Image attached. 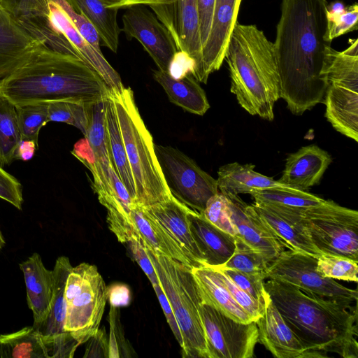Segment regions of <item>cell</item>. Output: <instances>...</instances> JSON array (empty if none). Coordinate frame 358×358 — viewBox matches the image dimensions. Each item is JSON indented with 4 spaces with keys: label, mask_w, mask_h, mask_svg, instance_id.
Here are the masks:
<instances>
[{
    "label": "cell",
    "mask_w": 358,
    "mask_h": 358,
    "mask_svg": "<svg viewBox=\"0 0 358 358\" xmlns=\"http://www.w3.org/2000/svg\"><path fill=\"white\" fill-rule=\"evenodd\" d=\"M326 0H282L273 43L280 99L296 115L324 103L327 39Z\"/></svg>",
    "instance_id": "6da1fadb"
},
{
    "label": "cell",
    "mask_w": 358,
    "mask_h": 358,
    "mask_svg": "<svg viewBox=\"0 0 358 358\" xmlns=\"http://www.w3.org/2000/svg\"><path fill=\"white\" fill-rule=\"evenodd\" d=\"M109 94L101 77L83 59L54 51L43 43L0 80V95L15 106L59 100L92 103Z\"/></svg>",
    "instance_id": "7a4b0ae2"
},
{
    "label": "cell",
    "mask_w": 358,
    "mask_h": 358,
    "mask_svg": "<svg viewBox=\"0 0 358 358\" xmlns=\"http://www.w3.org/2000/svg\"><path fill=\"white\" fill-rule=\"evenodd\" d=\"M264 287L285 322L310 350L358 357L357 304L308 294L285 282L269 279Z\"/></svg>",
    "instance_id": "3957f363"
},
{
    "label": "cell",
    "mask_w": 358,
    "mask_h": 358,
    "mask_svg": "<svg viewBox=\"0 0 358 358\" xmlns=\"http://www.w3.org/2000/svg\"><path fill=\"white\" fill-rule=\"evenodd\" d=\"M224 59L231 92L252 115L272 121L280 99V80L273 43L255 24L236 23Z\"/></svg>",
    "instance_id": "277c9868"
},
{
    "label": "cell",
    "mask_w": 358,
    "mask_h": 358,
    "mask_svg": "<svg viewBox=\"0 0 358 358\" xmlns=\"http://www.w3.org/2000/svg\"><path fill=\"white\" fill-rule=\"evenodd\" d=\"M133 175L136 204L151 206L173 197L158 162L155 143L136 104L130 87L110 90Z\"/></svg>",
    "instance_id": "5b68a950"
},
{
    "label": "cell",
    "mask_w": 358,
    "mask_h": 358,
    "mask_svg": "<svg viewBox=\"0 0 358 358\" xmlns=\"http://www.w3.org/2000/svg\"><path fill=\"white\" fill-rule=\"evenodd\" d=\"M35 39L48 48L83 59L103 80L110 90L123 86L119 73L80 34L56 0H34L31 8L17 18Z\"/></svg>",
    "instance_id": "8992f818"
},
{
    "label": "cell",
    "mask_w": 358,
    "mask_h": 358,
    "mask_svg": "<svg viewBox=\"0 0 358 358\" xmlns=\"http://www.w3.org/2000/svg\"><path fill=\"white\" fill-rule=\"evenodd\" d=\"M143 247L153 264L159 285L169 301L180 328L182 338V357L208 358L205 333L199 312L202 301L191 268L176 259L144 245Z\"/></svg>",
    "instance_id": "52a82bcc"
},
{
    "label": "cell",
    "mask_w": 358,
    "mask_h": 358,
    "mask_svg": "<svg viewBox=\"0 0 358 358\" xmlns=\"http://www.w3.org/2000/svg\"><path fill=\"white\" fill-rule=\"evenodd\" d=\"M324 76L327 87L325 117L332 127L358 141V40L337 51L331 45L325 50Z\"/></svg>",
    "instance_id": "ba28073f"
},
{
    "label": "cell",
    "mask_w": 358,
    "mask_h": 358,
    "mask_svg": "<svg viewBox=\"0 0 358 358\" xmlns=\"http://www.w3.org/2000/svg\"><path fill=\"white\" fill-rule=\"evenodd\" d=\"M107 295L106 283L96 266L81 263L72 267L64 290V329L79 345L98 331Z\"/></svg>",
    "instance_id": "9c48e42d"
},
{
    "label": "cell",
    "mask_w": 358,
    "mask_h": 358,
    "mask_svg": "<svg viewBox=\"0 0 358 358\" xmlns=\"http://www.w3.org/2000/svg\"><path fill=\"white\" fill-rule=\"evenodd\" d=\"M302 222L306 231L323 255L358 261V212L331 200L305 209Z\"/></svg>",
    "instance_id": "30bf717a"
},
{
    "label": "cell",
    "mask_w": 358,
    "mask_h": 358,
    "mask_svg": "<svg viewBox=\"0 0 358 358\" xmlns=\"http://www.w3.org/2000/svg\"><path fill=\"white\" fill-rule=\"evenodd\" d=\"M160 169L171 192L178 201L201 213L219 192L217 180L176 148L155 144Z\"/></svg>",
    "instance_id": "8fae6325"
},
{
    "label": "cell",
    "mask_w": 358,
    "mask_h": 358,
    "mask_svg": "<svg viewBox=\"0 0 358 358\" xmlns=\"http://www.w3.org/2000/svg\"><path fill=\"white\" fill-rule=\"evenodd\" d=\"M317 257L291 250H283L271 262L266 278L293 285L303 292L322 299L352 305L357 291L322 276L317 270Z\"/></svg>",
    "instance_id": "7c38bea8"
},
{
    "label": "cell",
    "mask_w": 358,
    "mask_h": 358,
    "mask_svg": "<svg viewBox=\"0 0 358 358\" xmlns=\"http://www.w3.org/2000/svg\"><path fill=\"white\" fill-rule=\"evenodd\" d=\"M199 312L208 358H251L259 342L255 321L237 322L201 302Z\"/></svg>",
    "instance_id": "4fadbf2b"
},
{
    "label": "cell",
    "mask_w": 358,
    "mask_h": 358,
    "mask_svg": "<svg viewBox=\"0 0 358 358\" xmlns=\"http://www.w3.org/2000/svg\"><path fill=\"white\" fill-rule=\"evenodd\" d=\"M106 220L109 229L120 243H125L132 238H136L143 245L176 259L190 268L193 267L178 245L142 206L132 203L127 216L115 210H107Z\"/></svg>",
    "instance_id": "5bb4252c"
},
{
    "label": "cell",
    "mask_w": 358,
    "mask_h": 358,
    "mask_svg": "<svg viewBox=\"0 0 358 358\" xmlns=\"http://www.w3.org/2000/svg\"><path fill=\"white\" fill-rule=\"evenodd\" d=\"M122 20V31L127 39H136L158 69L167 72L178 49L170 32L155 13L146 6L137 5L127 8Z\"/></svg>",
    "instance_id": "9a60e30c"
},
{
    "label": "cell",
    "mask_w": 358,
    "mask_h": 358,
    "mask_svg": "<svg viewBox=\"0 0 358 358\" xmlns=\"http://www.w3.org/2000/svg\"><path fill=\"white\" fill-rule=\"evenodd\" d=\"M148 6L169 30L178 50L195 62L192 76L196 80L201 62L196 0H155Z\"/></svg>",
    "instance_id": "2e32d148"
},
{
    "label": "cell",
    "mask_w": 358,
    "mask_h": 358,
    "mask_svg": "<svg viewBox=\"0 0 358 358\" xmlns=\"http://www.w3.org/2000/svg\"><path fill=\"white\" fill-rule=\"evenodd\" d=\"M72 267L66 257H59L56 260L52 270L53 292L50 312L46 320L35 327L43 337L50 358L73 357L76 348L79 346L64 329V290Z\"/></svg>",
    "instance_id": "e0dca14e"
},
{
    "label": "cell",
    "mask_w": 358,
    "mask_h": 358,
    "mask_svg": "<svg viewBox=\"0 0 358 358\" xmlns=\"http://www.w3.org/2000/svg\"><path fill=\"white\" fill-rule=\"evenodd\" d=\"M85 138L95 158L97 174L93 178L92 188L97 194L99 202L105 208L114 207L122 210L113 189V182L120 178L110 160L106 132L104 99L90 104L89 123Z\"/></svg>",
    "instance_id": "ac0fdd59"
},
{
    "label": "cell",
    "mask_w": 358,
    "mask_h": 358,
    "mask_svg": "<svg viewBox=\"0 0 358 358\" xmlns=\"http://www.w3.org/2000/svg\"><path fill=\"white\" fill-rule=\"evenodd\" d=\"M229 217L235 237L252 250L261 253L270 264L285 250L255 212L252 204L237 194H224Z\"/></svg>",
    "instance_id": "d6986e66"
},
{
    "label": "cell",
    "mask_w": 358,
    "mask_h": 358,
    "mask_svg": "<svg viewBox=\"0 0 358 358\" xmlns=\"http://www.w3.org/2000/svg\"><path fill=\"white\" fill-rule=\"evenodd\" d=\"M242 0H216L210 31L201 48V68L196 80L206 83L209 76L219 70L237 23Z\"/></svg>",
    "instance_id": "ffe728a7"
},
{
    "label": "cell",
    "mask_w": 358,
    "mask_h": 358,
    "mask_svg": "<svg viewBox=\"0 0 358 358\" xmlns=\"http://www.w3.org/2000/svg\"><path fill=\"white\" fill-rule=\"evenodd\" d=\"M258 338L264 347L278 358L324 357L308 349L296 336L273 303L268 293L264 311L256 321Z\"/></svg>",
    "instance_id": "44dd1931"
},
{
    "label": "cell",
    "mask_w": 358,
    "mask_h": 358,
    "mask_svg": "<svg viewBox=\"0 0 358 358\" xmlns=\"http://www.w3.org/2000/svg\"><path fill=\"white\" fill-rule=\"evenodd\" d=\"M252 206L266 227L289 250L315 257L323 254L309 238L304 228L303 209L254 203Z\"/></svg>",
    "instance_id": "7402d4cb"
},
{
    "label": "cell",
    "mask_w": 358,
    "mask_h": 358,
    "mask_svg": "<svg viewBox=\"0 0 358 358\" xmlns=\"http://www.w3.org/2000/svg\"><path fill=\"white\" fill-rule=\"evenodd\" d=\"M178 245L193 267L205 266L203 256L192 236L188 213L192 210L174 196L151 206H142Z\"/></svg>",
    "instance_id": "603a6c76"
},
{
    "label": "cell",
    "mask_w": 358,
    "mask_h": 358,
    "mask_svg": "<svg viewBox=\"0 0 358 358\" xmlns=\"http://www.w3.org/2000/svg\"><path fill=\"white\" fill-rule=\"evenodd\" d=\"M41 44L0 1V80L23 64Z\"/></svg>",
    "instance_id": "cb8c5ba5"
},
{
    "label": "cell",
    "mask_w": 358,
    "mask_h": 358,
    "mask_svg": "<svg viewBox=\"0 0 358 358\" xmlns=\"http://www.w3.org/2000/svg\"><path fill=\"white\" fill-rule=\"evenodd\" d=\"M331 155L316 145L301 148L289 155L279 182L303 191L319 184L331 162Z\"/></svg>",
    "instance_id": "d4e9b609"
},
{
    "label": "cell",
    "mask_w": 358,
    "mask_h": 358,
    "mask_svg": "<svg viewBox=\"0 0 358 358\" xmlns=\"http://www.w3.org/2000/svg\"><path fill=\"white\" fill-rule=\"evenodd\" d=\"M188 219L205 266L215 268L223 266L236 250V237L216 227L193 210L189 212Z\"/></svg>",
    "instance_id": "484cf974"
},
{
    "label": "cell",
    "mask_w": 358,
    "mask_h": 358,
    "mask_svg": "<svg viewBox=\"0 0 358 358\" xmlns=\"http://www.w3.org/2000/svg\"><path fill=\"white\" fill-rule=\"evenodd\" d=\"M27 289L29 308L34 317L33 327H36L47 318L52 298L53 274L47 269L38 253H34L20 264Z\"/></svg>",
    "instance_id": "4316f807"
},
{
    "label": "cell",
    "mask_w": 358,
    "mask_h": 358,
    "mask_svg": "<svg viewBox=\"0 0 358 358\" xmlns=\"http://www.w3.org/2000/svg\"><path fill=\"white\" fill-rule=\"evenodd\" d=\"M190 270L203 303L237 322L247 323L253 321L222 283L214 268L201 266L192 267Z\"/></svg>",
    "instance_id": "83f0119b"
},
{
    "label": "cell",
    "mask_w": 358,
    "mask_h": 358,
    "mask_svg": "<svg viewBox=\"0 0 358 358\" xmlns=\"http://www.w3.org/2000/svg\"><path fill=\"white\" fill-rule=\"evenodd\" d=\"M217 176L218 190L222 194H250L260 189L291 187L255 171L252 164L233 162L223 165L219 168Z\"/></svg>",
    "instance_id": "f1b7e54d"
},
{
    "label": "cell",
    "mask_w": 358,
    "mask_h": 358,
    "mask_svg": "<svg viewBox=\"0 0 358 358\" xmlns=\"http://www.w3.org/2000/svg\"><path fill=\"white\" fill-rule=\"evenodd\" d=\"M153 76L171 103L199 115H204L209 109L210 105L206 93L192 74L176 80L167 72L158 69L153 71Z\"/></svg>",
    "instance_id": "f546056e"
},
{
    "label": "cell",
    "mask_w": 358,
    "mask_h": 358,
    "mask_svg": "<svg viewBox=\"0 0 358 358\" xmlns=\"http://www.w3.org/2000/svg\"><path fill=\"white\" fill-rule=\"evenodd\" d=\"M104 107L106 132L111 165L133 203H136V186L121 135L114 103L110 94L104 99Z\"/></svg>",
    "instance_id": "4dcf8cb0"
},
{
    "label": "cell",
    "mask_w": 358,
    "mask_h": 358,
    "mask_svg": "<svg viewBox=\"0 0 358 358\" xmlns=\"http://www.w3.org/2000/svg\"><path fill=\"white\" fill-rule=\"evenodd\" d=\"M67 1L91 23L99 37L100 44L116 52L122 31L117 20L118 10L107 8L100 0Z\"/></svg>",
    "instance_id": "1f68e13d"
},
{
    "label": "cell",
    "mask_w": 358,
    "mask_h": 358,
    "mask_svg": "<svg viewBox=\"0 0 358 358\" xmlns=\"http://www.w3.org/2000/svg\"><path fill=\"white\" fill-rule=\"evenodd\" d=\"M0 358H50L40 332L33 326L0 334Z\"/></svg>",
    "instance_id": "d6a6232c"
},
{
    "label": "cell",
    "mask_w": 358,
    "mask_h": 358,
    "mask_svg": "<svg viewBox=\"0 0 358 358\" xmlns=\"http://www.w3.org/2000/svg\"><path fill=\"white\" fill-rule=\"evenodd\" d=\"M255 202L297 209H307L317 206L325 199L306 191L293 187L269 188L250 194Z\"/></svg>",
    "instance_id": "836d02e7"
},
{
    "label": "cell",
    "mask_w": 358,
    "mask_h": 358,
    "mask_svg": "<svg viewBox=\"0 0 358 358\" xmlns=\"http://www.w3.org/2000/svg\"><path fill=\"white\" fill-rule=\"evenodd\" d=\"M21 134L15 106L0 95V165L10 164L15 159Z\"/></svg>",
    "instance_id": "e575fe53"
},
{
    "label": "cell",
    "mask_w": 358,
    "mask_h": 358,
    "mask_svg": "<svg viewBox=\"0 0 358 358\" xmlns=\"http://www.w3.org/2000/svg\"><path fill=\"white\" fill-rule=\"evenodd\" d=\"M90 103L83 100H59L48 103V122H64L74 126L85 136Z\"/></svg>",
    "instance_id": "d590c367"
},
{
    "label": "cell",
    "mask_w": 358,
    "mask_h": 358,
    "mask_svg": "<svg viewBox=\"0 0 358 358\" xmlns=\"http://www.w3.org/2000/svg\"><path fill=\"white\" fill-rule=\"evenodd\" d=\"M327 31V39L332 40L355 31L358 28V4L355 3L349 6L340 1L327 5L326 10Z\"/></svg>",
    "instance_id": "8d00e7d4"
},
{
    "label": "cell",
    "mask_w": 358,
    "mask_h": 358,
    "mask_svg": "<svg viewBox=\"0 0 358 358\" xmlns=\"http://www.w3.org/2000/svg\"><path fill=\"white\" fill-rule=\"evenodd\" d=\"M15 108L21 139L31 140L38 145L39 132L48 122V103H27Z\"/></svg>",
    "instance_id": "74e56055"
},
{
    "label": "cell",
    "mask_w": 358,
    "mask_h": 358,
    "mask_svg": "<svg viewBox=\"0 0 358 358\" xmlns=\"http://www.w3.org/2000/svg\"><path fill=\"white\" fill-rule=\"evenodd\" d=\"M268 265V262L261 253L236 239V248L234 253L220 267L250 274L262 275L266 278V271Z\"/></svg>",
    "instance_id": "f35d334b"
},
{
    "label": "cell",
    "mask_w": 358,
    "mask_h": 358,
    "mask_svg": "<svg viewBox=\"0 0 358 358\" xmlns=\"http://www.w3.org/2000/svg\"><path fill=\"white\" fill-rule=\"evenodd\" d=\"M358 261L338 255L317 257V270L324 277L357 282Z\"/></svg>",
    "instance_id": "ab89813d"
},
{
    "label": "cell",
    "mask_w": 358,
    "mask_h": 358,
    "mask_svg": "<svg viewBox=\"0 0 358 358\" xmlns=\"http://www.w3.org/2000/svg\"><path fill=\"white\" fill-rule=\"evenodd\" d=\"M216 268L227 275L237 286L255 300L265 305V297L267 292L264 287L266 278L264 275L243 273L223 267H216Z\"/></svg>",
    "instance_id": "60d3db41"
},
{
    "label": "cell",
    "mask_w": 358,
    "mask_h": 358,
    "mask_svg": "<svg viewBox=\"0 0 358 358\" xmlns=\"http://www.w3.org/2000/svg\"><path fill=\"white\" fill-rule=\"evenodd\" d=\"M200 214L216 227L235 236V231L227 213L226 197L220 192L210 198Z\"/></svg>",
    "instance_id": "b9f144b4"
},
{
    "label": "cell",
    "mask_w": 358,
    "mask_h": 358,
    "mask_svg": "<svg viewBox=\"0 0 358 358\" xmlns=\"http://www.w3.org/2000/svg\"><path fill=\"white\" fill-rule=\"evenodd\" d=\"M222 283L231 293L236 302L256 321L264 311V306L250 294L237 286L227 275L219 269L214 268Z\"/></svg>",
    "instance_id": "7bdbcfd3"
},
{
    "label": "cell",
    "mask_w": 358,
    "mask_h": 358,
    "mask_svg": "<svg viewBox=\"0 0 358 358\" xmlns=\"http://www.w3.org/2000/svg\"><path fill=\"white\" fill-rule=\"evenodd\" d=\"M0 199L5 200L18 210L23 203L22 186L12 175L0 165Z\"/></svg>",
    "instance_id": "ee69618b"
},
{
    "label": "cell",
    "mask_w": 358,
    "mask_h": 358,
    "mask_svg": "<svg viewBox=\"0 0 358 358\" xmlns=\"http://www.w3.org/2000/svg\"><path fill=\"white\" fill-rule=\"evenodd\" d=\"M125 243L128 245L133 258L143 269L152 287L159 285L157 272L145 249L143 247L141 243L137 239L133 238Z\"/></svg>",
    "instance_id": "f6af8a7d"
},
{
    "label": "cell",
    "mask_w": 358,
    "mask_h": 358,
    "mask_svg": "<svg viewBox=\"0 0 358 358\" xmlns=\"http://www.w3.org/2000/svg\"><path fill=\"white\" fill-rule=\"evenodd\" d=\"M216 0H196L199 36L201 48L207 40Z\"/></svg>",
    "instance_id": "bcb514c9"
},
{
    "label": "cell",
    "mask_w": 358,
    "mask_h": 358,
    "mask_svg": "<svg viewBox=\"0 0 358 358\" xmlns=\"http://www.w3.org/2000/svg\"><path fill=\"white\" fill-rule=\"evenodd\" d=\"M195 62L185 52L177 51L172 59L167 73L173 79H181L188 74H193Z\"/></svg>",
    "instance_id": "7dc6e473"
},
{
    "label": "cell",
    "mask_w": 358,
    "mask_h": 358,
    "mask_svg": "<svg viewBox=\"0 0 358 358\" xmlns=\"http://www.w3.org/2000/svg\"><path fill=\"white\" fill-rule=\"evenodd\" d=\"M152 287L160 303L167 322L169 323V325L173 334H174L176 339L178 342L180 347H182V338L181 333L169 301L160 285L153 286Z\"/></svg>",
    "instance_id": "c3c4849f"
},
{
    "label": "cell",
    "mask_w": 358,
    "mask_h": 358,
    "mask_svg": "<svg viewBox=\"0 0 358 358\" xmlns=\"http://www.w3.org/2000/svg\"><path fill=\"white\" fill-rule=\"evenodd\" d=\"M84 357H109V348L106 343L104 329H98L96 333L88 341Z\"/></svg>",
    "instance_id": "681fc988"
},
{
    "label": "cell",
    "mask_w": 358,
    "mask_h": 358,
    "mask_svg": "<svg viewBox=\"0 0 358 358\" xmlns=\"http://www.w3.org/2000/svg\"><path fill=\"white\" fill-rule=\"evenodd\" d=\"M38 146V145L31 140L21 139L16 149L15 159L22 161L31 159Z\"/></svg>",
    "instance_id": "f907efd6"
},
{
    "label": "cell",
    "mask_w": 358,
    "mask_h": 358,
    "mask_svg": "<svg viewBox=\"0 0 358 358\" xmlns=\"http://www.w3.org/2000/svg\"><path fill=\"white\" fill-rule=\"evenodd\" d=\"M16 17V18L28 11L34 0H0Z\"/></svg>",
    "instance_id": "816d5d0a"
},
{
    "label": "cell",
    "mask_w": 358,
    "mask_h": 358,
    "mask_svg": "<svg viewBox=\"0 0 358 358\" xmlns=\"http://www.w3.org/2000/svg\"><path fill=\"white\" fill-rule=\"evenodd\" d=\"M107 8L113 9H127L134 6H149L155 0H100Z\"/></svg>",
    "instance_id": "f5cc1de1"
},
{
    "label": "cell",
    "mask_w": 358,
    "mask_h": 358,
    "mask_svg": "<svg viewBox=\"0 0 358 358\" xmlns=\"http://www.w3.org/2000/svg\"><path fill=\"white\" fill-rule=\"evenodd\" d=\"M5 240H4V238L2 235V233L0 230V250L2 249V248L5 245Z\"/></svg>",
    "instance_id": "db71d44e"
}]
</instances>
